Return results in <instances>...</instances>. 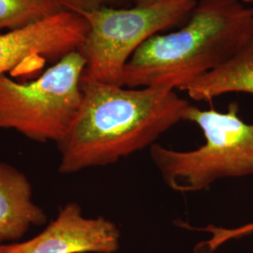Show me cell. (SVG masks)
Returning <instances> with one entry per match:
<instances>
[{
    "mask_svg": "<svg viewBox=\"0 0 253 253\" xmlns=\"http://www.w3.org/2000/svg\"><path fill=\"white\" fill-rule=\"evenodd\" d=\"M82 90L78 116L57 144L62 174L107 166L151 147L160 136L184 121L190 105L175 91L162 87L82 82Z\"/></svg>",
    "mask_w": 253,
    "mask_h": 253,
    "instance_id": "cell-1",
    "label": "cell"
},
{
    "mask_svg": "<svg viewBox=\"0 0 253 253\" xmlns=\"http://www.w3.org/2000/svg\"><path fill=\"white\" fill-rule=\"evenodd\" d=\"M253 42V8L240 0H201L185 27L157 34L136 51L121 85L184 91Z\"/></svg>",
    "mask_w": 253,
    "mask_h": 253,
    "instance_id": "cell-2",
    "label": "cell"
},
{
    "mask_svg": "<svg viewBox=\"0 0 253 253\" xmlns=\"http://www.w3.org/2000/svg\"><path fill=\"white\" fill-rule=\"evenodd\" d=\"M232 102L226 112L190 105L184 121L199 126L205 144L190 151L154 144L150 156L166 185L187 193L205 190L217 179L253 174V123L239 118Z\"/></svg>",
    "mask_w": 253,
    "mask_h": 253,
    "instance_id": "cell-3",
    "label": "cell"
},
{
    "mask_svg": "<svg viewBox=\"0 0 253 253\" xmlns=\"http://www.w3.org/2000/svg\"><path fill=\"white\" fill-rule=\"evenodd\" d=\"M85 59L73 51L36 80L19 83L0 76V129H14L37 142H61L83 101Z\"/></svg>",
    "mask_w": 253,
    "mask_h": 253,
    "instance_id": "cell-4",
    "label": "cell"
},
{
    "mask_svg": "<svg viewBox=\"0 0 253 253\" xmlns=\"http://www.w3.org/2000/svg\"><path fill=\"white\" fill-rule=\"evenodd\" d=\"M196 4L195 0H169L131 9L104 7L82 15L88 24L79 49L86 62L82 82L121 85L125 67L136 51L190 15Z\"/></svg>",
    "mask_w": 253,
    "mask_h": 253,
    "instance_id": "cell-5",
    "label": "cell"
},
{
    "mask_svg": "<svg viewBox=\"0 0 253 253\" xmlns=\"http://www.w3.org/2000/svg\"><path fill=\"white\" fill-rule=\"evenodd\" d=\"M88 32L84 17L63 11L36 25L0 34V76L24 67L41 69L46 61H58L79 51Z\"/></svg>",
    "mask_w": 253,
    "mask_h": 253,
    "instance_id": "cell-6",
    "label": "cell"
},
{
    "mask_svg": "<svg viewBox=\"0 0 253 253\" xmlns=\"http://www.w3.org/2000/svg\"><path fill=\"white\" fill-rule=\"evenodd\" d=\"M121 232L104 217H84L77 203L64 207L35 237L8 245V253H116Z\"/></svg>",
    "mask_w": 253,
    "mask_h": 253,
    "instance_id": "cell-7",
    "label": "cell"
},
{
    "mask_svg": "<svg viewBox=\"0 0 253 253\" xmlns=\"http://www.w3.org/2000/svg\"><path fill=\"white\" fill-rule=\"evenodd\" d=\"M46 220L44 210L33 202L27 176L14 166L0 163V245L18 240Z\"/></svg>",
    "mask_w": 253,
    "mask_h": 253,
    "instance_id": "cell-8",
    "label": "cell"
},
{
    "mask_svg": "<svg viewBox=\"0 0 253 253\" xmlns=\"http://www.w3.org/2000/svg\"><path fill=\"white\" fill-rule=\"evenodd\" d=\"M184 91L198 101H211L232 92L253 94V42L225 63L191 83Z\"/></svg>",
    "mask_w": 253,
    "mask_h": 253,
    "instance_id": "cell-9",
    "label": "cell"
},
{
    "mask_svg": "<svg viewBox=\"0 0 253 253\" xmlns=\"http://www.w3.org/2000/svg\"><path fill=\"white\" fill-rule=\"evenodd\" d=\"M63 11L57 0H0V34L36 25Z\"/></svg>",
    "mask_w": 253,
    "mask_h": 253,
    "instance_id": "cell-10",
    "label": "cell"
},
{
    "mask_svg": "<svg viewBox=\"0 0 253 253\" xmlns=\"http://www.w3.org/2000/svg\"><path fill=\"white\" fill-rule=\"evenodd\" d=\"M65 10L84 15L106 7L113 0H57Z\"/></svg>",
    "mask_w": 253,
    "mask_h": 253,
    "instance_id": "cell-11",
    "label": "cell"
},
{
    "mask_svg": "<svg viewBox=\"0 0 253 253\" xmlns=\"http://www.w3.org/2000/svg\"><path fill=\"white\" fill-rule=\"evenodd\" d=\"M131 1H133L135 5H151V4L161 3V2H165L169 0H131Z\"/></svg>",
    "mask_w": 253,
    "mask_h": 253,
    "instance_id": "cell-12",
    "label": "cell"
},
{
    "mask_svg": "<svg viewBox=\"0 0 253 253\" xmlns=\"http://www.w3.org/2000/svg\"><path fill=\"white\" fill-rule=\"evenodd\" d=\"M0 253H8V245H0Z\"/></svg>",
    "mask_w": 253,
    "mask_h": 253,
    "instance_id": "cell-13",
    "label": "cell"
},
{
    "mask_svg": "<svg viewBox=\"0 0 253 253\" xmlns=\"http://www.w3.org/2000/svg\"><path fill=\"white\" fill-rule=\"evenodd\" d=\"M244 4H249V3H253V0H240Z\"/></svg>",
    "mask_w": 253,
    "mask_h": 253,
    "instance_id": "cell-14",
    "label": "cell"
}]
</instances>
